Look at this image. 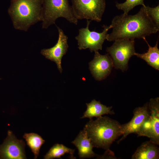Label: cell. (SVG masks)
I'll use <instances>...</instances> for the list:
<instances>
[{"instance_id":"obj_1","label":"cell","mask_w":159,"mask_h":159,"mask_svg":"<svg viewBox=\"0 0 159 159\" xmlns=\"http://www.w3.org/2000/svg\"><path fill=\"white\" fill-rule=\"evenodd\" d=\"M145 5L142 6L135 14L123 13L115 16L111 24L112 31L108 34L106 40L111 42L123 39H144L158 31L159 28L147 14Z\"/></svg>"},{"instance_id":"obj_2","label":"cell","mask_w":159,"mask_h":159,"mask_svg":"<svg viewBox=\"0 0 159 159\" xmlns=\"http://www.w3.org/2000/svg\"><path fill=\"white\" fill-rule=\"evenodd\" d=\"M86 132L93 147L110 150L112 143L122 135V125L117 121L102 116L90 119L84 129Z\"/></svg>"},{"instance_id":"obj_3","label":"cell","mask_w":159,"mask_h":159,"mask_svg":"<svg viewBox=\"0 0 159 159\" xmlns=\"http://www.w3.org/2000/svg\"><path fill=\"white\" fill-rule=\"evenodd\" d=\"M43 0H11L8 14L16 29L27 31L42 20Z\"/></svg>"},{"instance_id":"obj_4","label":"cell","mask_w":159,"mask_h":159,"mask_svg":"<svg viewBox=\"0 0 159 159\" xmlns=\"http://www.w3.org/2000/svg\"><path fill=\"white\" fill-rule=\"evenodd\" d=\"M60 18H64L75 25L78 23L69 0H43L42 28L47 29L55 24L56 20Z\"/></svg>"},{"instance_id":"obj_5","label":"cell","mask_w":159,"mask_h":159,"mask_svg":"<svg viewBox=\"0 0 159 159\" xmlns=\"http://www.w3.org/2000/svg\"><path fill=\"white\" fill-rule=\"evenodd\" d=\"M74 14L78 20L101 21L106 8V0H70Z\"/></svg>"},{"instance_id":"obj_6","label":"cell","mask_w":159,"mask_h":159,"mask_svg":"<svg viewBox=\"0 0 159 159\" xmlns=\"http://www.w3.org/2000/svg\"><path fill=\"white\" fill-rule=\"evenodd\" d=\"M91 21L87 20L86 27L79 29L78 34L75 37V39L80 50L88 49L91 52H95L102 49V45L108 34V32L112 29V26L111 24L104 25L103 30L101 32L91 31L89 29Z\"/></svg>"},{"instance_id":"obj_7","label":"cell","mask_w":159,"mask_h":159,"mask_svg":"<svg viewBox=\"0 0 159 159\" xmlns=\"http://www.w3.org/2000/svg\"><path fill=\"white\" fill-rule=\"evenodd\" d=\"M106 51L111 57L113 66L122 71L126 70L130 58L135 52L134 39H123L115 40Z\"/></svg>"},{"instance_id":"obj_8","label":"cell","mask_w":159,"mask_h":159,"mask_svg":"<svg viewBox=\"0 0 159 159\" xmlns=\"http://www.w3.org/2000/svg\"><path fill=\"white\" fill-rule=\"evenodd\" d=\"M25 144L22 140H18L13 132L9 130L3 143L0 145V158L26 159Z\"/></svg>"},{"instance_id":"obj_9","label":"cell","mask_w":159,"mask_h":159,"mask_svg":"<svg viewBox=\"0 0 159 159\" xmlns=\"http://www.w3.org/2000/svg\"><path fill=\"white\" fill-rule=\"evenodd\" d=\"M58 33V37L57 43L52 47L42 49L41 54L47 59L54 62L57 68L61 73L62 68L61 61L62 57L66 53L68 48V37L63 30L57 26Z\"/></svg>"},{"instance_id":"obj_10","label":"cell","mask_w":159,"mask_h":159,"mask_svg":"<svg viewBox=\"0 0 159 159\" xmlns=\"http://www.w3.org/2000/svg\"><path fill=\"white\" fill-rule=\"evenodd\" d=\"M93 59L89 63V69L94 77L100 80L110 73L113 66L112 60L107 54L101 55L98 51L95 52Z\"/></svg>"},{"instance_id":"obj_11","label":"cell","mask_w":159,"mask_h":159,"mask_svg":"<svg viewBox=\"0 0 159 159\" xmlns=\"http://www.w3.org/2000/svg\"><path fill=\"white\" fill-rule=\"evenodd\" d=\"M148 104L138 107L133 111V116L128 122L122 125L123 134L122 137L118 141L120 142L131 133L137 134L143 122L149 115Z\"/></svg>"},{"instance_id":"obj_12","label":"cell","mask_w":159,"mask_h":159,"mask_svg":"<svg viewBox=\"0 0 159 159\" xmlns=\"http://www.w3.org/2000/svg\"><path fill=\"white\" fill-rule=\"evenodd\" d=\"M71 143L78 149L80 158H91L96 156L97 155L92 150L93 146L84 129L80 131L77 137Z\"/></svg>"},{"instance_id":"obj_13","label":"cell","mask_w":159,"mask_h":159,"mask_svg":"<svg viewBox=\"0 0 159 159\" xmlns=\"http://www.w3.org/2000/svg\"><path fill=\"white\" fill-rule=\"evenodd\" d=\"M150 115L152 123V133L150 141L159 144V97L150 99L148 104Z\"/></svg>"},{"instance_id":"obj_14","label":"cell","mask_w":159,"mask_h":159,"mask_svg":"<svg viewBox=\"0 0 159 159\" xmlns=\"http://www.w3.org/2000/svg\"><path fill=\"white\" fill-rule=\"evenodd\" d=\"M150 141L143 143L132 155V159H158L159 148Z\"/></svg>"},{"instance_id":"obj_15","label":"cell","mask_w":159,"mask_h":159,"mask_svg":"<svg viewBox=\"0 0 159 159\" xmlns=\"http://www.w3.org/2000/svg\"><path fill=\"white\" fill-rule=\"evenodd\" d=\"M87 108L81 118H88L92 119L93 117L97 118L105 114H114L111 110L112 107H107L101 103L100 101L93 99L89 103H86Z\"/></svg>"},{"instance_id":"obj_16","label":"cell","mask_w":159,"mask_h":159,"mask_svg":"<svg viewBox=\"0 0 159 159\" xmlns=\"http://www.w3.org/2000/svg\"><path fill=\"white\" fill-rule=\"evenodd\" d=\"M148 47L147 52L143 54H140L136 52L134 55H135L145 60L148 64L157 70H159V49L158 47V40L154 47L150 46L146 38L143 39Z\"/></svg>"},{"instance_id":"obj_17","label":"cell","mask_w":159,"mask_h":159,"mask_svg":"<svg viewBox=\"0 0 159 159\" xmlns=\"http://www.w3.org/2000/svg\"><path fill=\"white\" fill-rule=\"evenodd\" d=\"M23 138L25 139L27 145L34 153V158H37L39 155L41 147L45 143V140L40 135L34 133H25Z\"/></svg>"},{"instance_id":"obj_18","label":"cell","mask_w":159,"mask_h":159,"mask_svg":"<svg viewBox=\"0 0 159 159\" xmlns=\"http://www.w3.org/2000/svg\"><path fill=\"white\" fill-rule=\"evenodd\" d=\"M74 150L66 147L62 144H56L52 146L44 157L45 159H52L54 158H61V157L66 153H69L72 158L74 156Z\"/></svg>"},{"instance_id":"obj_19","label":"cell","mask_w":159,"mask_h":159,"mask_svg":"<svg viewBox=\"0 0 159 159\" xmlns=\"http://www.w3.org/2000/svg\"><path fill=\"white\" fill-rule=\"evenodd\" d=\"M144 6V0H126L122 3L116 2V7L119 10L123 11V13L128 14L135 7L138 5Z\"/></svg>"},{"instance_id":"obj_20","label":"cell","mask_w":159,"mask_h":159,"mask_svg":"<svg viewBox=\"0 0 159 159\" xmlns=\"http://www.w3.org/2000/svg\"><path fill=\"white\" fill-rule=\"evenodd\" d=\"M146 11L149 16L159 28V5L153 7L145 6Z\"/></svg>"}]
</instances>
